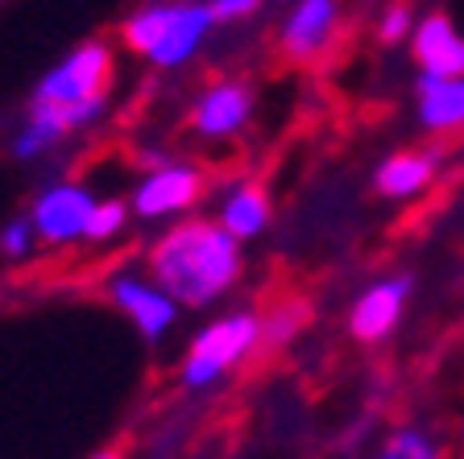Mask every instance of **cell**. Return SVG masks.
Instances as JSON below:
<instances>
[{
  "mask_svg": "<svg viewBox=\"0 0 464 459\" xmlns=\"http://www.w3.org/2000/svg\"><path fill=\"white\" fill-rule=\"evenodd\" d=\"M129 224V203L121 199H100L96 211H92V224H87V244H104V240L121 236Z\"/></svg>",
  "mask_w": 464,
  "mask_h": 459,
  "instance_id": "cell-16",
  "label": "cell"
},
{
  "mask_svg": "<svg viewBox=\"0 0 464 459\" xmlns=\"http://www.w3.org/2000/svg\"><path fill=\"white\" fill-rule=\"evenodd\" d=\"M216 17L199 0H170V5H145V9L129 13L121 25V38L133 54L145 62H154L162 71H174L191 62V54L208 42Z\"/></svg>",
  "mask_w": 464,
  "mask_h": 459,
  "instance_id": "cell-2",
  "label": "cell"
},
{
  "mask_svg": "<svg viewBox=\"0 0 464 459\" xmlns=\"http://www.w3.org/2000/svg\"><path fill=\"white\" fill-rule=\"evenodd\" d=\"M112 83V50L108 42H83L58 67H50L34 87V108H75L108 100Z\"/></svg>",
  "mask_w": 464,
  "mask_h": 459,
  "instance_id": "cell-4",
  "label": "cell"
},
{
  "mask_svg": "<svg viewBox=\"0 0 464 459\" xmlns=\"http://www.w3.org/2000/svg\"><path fill=\"white\" fill-rule=\"evenodd\" d=\"M145 278L179 311L212 306L241 278V240L212 220H179L150 244Z\"/></svg>",
  "mask_w": 464,
  "mask_h": 459,
  "instance_id": "cell-1",
  "label": "cell"
},
{
  "mask_svg": "<svg viewBox=\"0 0 464 459\" xmlns=\"http://www.w3.org/2000/svg\"><path fill=\"white\" fill-rule=\"evenodd\" d=\"M382 459H440V451H435L419 431H398L394 439L386 443Z\"/></svg>",
  "mask_w": 464,
  "mask_h": 459,
  "instance_id": "cell-18",
  "label": "cell"
},
{
  "mask_svg": "<svg viewBox=\"0 0 464 459\" xmlns=\"http://www.w3.org/2000/svg\"><path fill=\"white\" fill-rule=\"evenodd\" d=\"M406 294H411V278H390V282H377L373 290H365V294L357 298V306H353V315H348L353 339L373 344V339L390 335V327L402 315Z\"/></svg>",
  "mask_w": 464,
  "mask_h": 459,
  "instance_id": "cell-11",
  "label": "cell"
},
{
  "mask_svg": "<svg viewBox=\"0 0 464 459\" xmlns=\"http://www.w3.org/2000/svg\"><path fill=\"white\" fill-rule=\"evenodd\" d=\"M203 191H208L203 170H195L187 162H166L141 174L129 203H133L141 220H166V215H183L187 207H195L203 199Z\"/></svg>",
  "mask_w": 464,
  "mask_h": 459,
  "instance_id": "cell-6",
  "label": "cell"
},
{
  "mask_svg": "<svg viewBox=\"0 0 464 459\" xmlns=\"http://www.w3.org/2000/svg\"><path fill=\"white\" fill-rule=\"evenodd\" d=\"M307 302H299V298H290V302L274 306L270 315L261 319V335H257V352L253 356H266V352H282V348L295 339V335L303 331V323H307Z\"/></svg>",
  "mask_w": 464,
  "mask_h": 459,
  "instance_id": "cell-15",
  "label": "cell"
},
{
  "mask_svg": "<svg viewBox=\"0 0 464 459\" xmlns=\"http://www.w3.org/2000/svg\"><path fill=\"white\" fill-rule=\"evenodd\" d=\"M435 153H440L435 145H415V149L390 153L386 162L377 166L373 186L382 195H390V199H398V195H415L419 186L435 174Z\"/></svg>",
  "mask_w": 464,
  "mask_h": 459,
  "instance_id": "cell-13",
  "label": "cell"
},
{
  "mask_svg": "<svg viewBox=\"0 0 464 459\" xmlns=\"http://www.w3.org/2000/svg\"><path fill=\"white\" fill-rule=\"evenodd\" d=\"M419 116L435 133L464 125V79H435V75L419 79Z\"/></svg>",
  "mask_w": 464,
  "mask_h": 459,
  "instance_id": "cell-14",
  "label": "cell"
},
{
  "mask_svg": "<svg viewBox=\"0 0 464 459\" xmlns=\"http://www.w3.org/2000/svg\"><path fill=\"white\" fill-rule=\"evenodd\" d=\"M257 335H261V315H253V311H237V315L208 323L187 348L183 364H179V381L187 389L216 385L228 368H237L245 356L257 352Z\"/></svg>",
  "mask_w": 464,
  "mask_h": 459,
  "instance_id": "cell-3",
  "label": "cell"
},
{
  "mask_svg": "<svg viewBox=\"0 0 464 459\" xmlns=\"http://www.w3.org/2000/svg\"><path fill=\"white\" fill-rule=\"evenodd\" d=\"M108 298H112L116 311H121V315L141 331V339H150V344L166 339L170 327L179 323V306L150 278H141V273H116V278L108 282Z\"/></svg>",
  "mask_w": 464,
  "mask_h": 459,
  "instance_id": "cell-7",
  "label": "cell"
},
{
  "mask_svg": "<svg viewBox=\"0 0 464 459\" xmlns=\"http://www.w3.org/2000/svg\"><path fill=\"white\" fill-rule=\"evenodd\" d=\"M340 29V0H299L282 25V54L290 62L324 58Z\"/></svg>",
  "mask_w": 464,
  "mask_h": 459,
  "instance_id": "cell-8",
  "label": "cell"
},
{
  "mask_svg": "<svg viewBox=\"0 0 464 459\" xmlns=\"http://www.w3.org/2000/svg\"><path fill=\"white\" fill-rule=\"evenodd\" d=\"M257 5H266V0H208V9H212L216 21H237V17H249Z\"/></svg>",
  "mask_w": 464,
  "mask_h": 459,
  "instance_id": "cell-20",
  "label": "cell"
},
{
  "mask_svg": "<svg viewBox=\"0 0 464 459\" xmlns=\"http://www.w3.org/2000/svg\"><path fill=\"white\" fill-rule=\"evenodd\" d=\"M253 116V91L237 79H220V83L203 87V96L191 108V129L208 141H224L237 137Z\"/></svg>",
  "mask_w": 464,
  "mask_h": 459,
  "instance_id": "cell-9",
  "label": "cell"
},
{
  "mask_svg": "<svg viewBox=\"0 0 464 459\" xmlns=\"http://www.w3.org/2000/svg\"><path fill=\"white\" fill-rule=\"evenodd\" d=\"M34 244H38V232H34L29 215L13 220L9 228H0V253H5L9 261H25L29 253H34Z\"/></svg>",
  "mask_w": 464,
  "mask_h": 459,
  "instance_id": "cell-17",
  "label": "cell"
},
{
  "mask_svg": "<svg viewBox=\"0 0 464 459\" xmlns=\"http://www.w3.org/2000/svg\"><path fill=\"white\" fill-rule=\"evenodd\" d=\"M96 195L87 191L83 182H54L34 199L29 207V224L38 232V244H75L87 236V224H92V211H96Z\"/></svg>",
  "mask_w": 464,
  "mask_h": 459,
  "instance_id": "cell-5",
  "label": "cell"
},
{
  "mask_svg": "<svg viewBox=\"0 0 464 459\" xmlns=\"http://www.w3.org/2000/svg\"><path fill=\"white\" fill-rule=\"evenodd\" d=\"M406 33H411V5H406V0H394V5L382 13V21H377V38L386 42V46H394V42H402Z\"/></svg>",
  "mask_w": 464,
  "mask_h": 459,
  "instance_id": "cell-19",
  "label": "cell"
},
{
  "mask_svg": "<svg viewBox=\"0 0 464 459\" xmlns=\"http://www.w3.org/2000/svg\"><path fill=\"white\" fill-rule=\"evenodd\" d=\"M411 54L423 67V75L435 79H464V38L452 29L444 13H431L415 25V42Z\"/></svg>",
  "mask_w": 464,
  "mask_h": 459,
  "instance_id": "cell-10",
  "label": "cell"
},
{
  "mask_svg": "<svg viewBox=\"0 0 464 459\" xmlns=\"http://www.w3.org/2000/svg\"><path fill=\"white\" fill-rule=\"evenodd\" d=\"M92 459H125V451H121V447H108V451H96Z\"/></svg>",
  "mask_w": 464,
  "mask_h": 459,
  "instance_id": "cell-21",
  "label": "cell"
},
{
  "mask_svg": "<svg viewBox=\"0 0 464 459\" xmlns=\"http://www.w3.org/2000/svg\"><path fill=\"white\" fill-rule=\"evenodd\" d=\"M220 224L232 240H253L266 224H270V195L261 182H241V186H232L220 203Z\"/></svg>",
  "mask_w": 464,
  "mask_h": 459,
  "instance_id": "cell-12",
  "label": "cell"
}]
</instances>
